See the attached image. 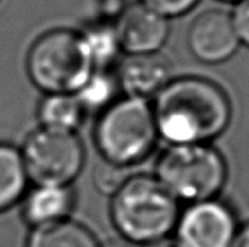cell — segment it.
Masks as SVG:
<instances>
[{
	"label": "cell",
	"mask_w": 249,
	"mask_h": 247,
	"mask_svg": "<svg viewBox=\"0 0 249 247\" xmlns=\"http://www.w3.org/2000/svg\"><path fill=\"white\" fill-rule=\"evenodd\" d=\"M152 108L159 135L172 144L207 143L220 135L232 118L225 90L201 77L171 80L155 96Z\"/></svg>",
	"instance_id": "6da1fadb"
},
{
	"label": "cell",
	"mask_w": 249,
	"mask_h": 247,
	"mask_svg": "<svg viewBox=\"0 0 249 247\" xmlns=\"http://www.w3.org/2000/svg\"><path fill=\"white\" fill-rule=\"evenodd\" d=\"M179 214L178 199L150 175L130 176L111 201L112 223L120 236L133 245L168 239Z\"/></svg>",
	"instance_id": "7a4b0ae2"
},
{
	"label": "cell",
	"mask_w": 249,
	"mask_h": 247,
	"mask_svg": "<svg viewBox=\"0 0 249 247\" xmlns=\"http://www.w3.org/2000/svg\"><path fill=\"white\" fill-rule=\"evenodd\" d=\"M26 68L32 83L48 93H76L93 74L95 64L80 33L53 29L31 47Z\"/></svg>",
	"instance_id": "3957f363"
},
{
	"label": "cell",
	"mask_w": 249,
	"mask_h": 247,
	"mask_svg": "<svg viewBox=\"0 0 249 247\" xmlns=\"http://www.w3.org/2000/svg\"><path fill=\"white\" fill-rule=\"evenodd\" d=\"M158 135L153 108L146 99L128 96L108 105L95 128V141L104 159L123 167L144 160Z\"/></svg>",
	"instance_id": "277c9868"
},
{
	"label": "cell",
	"mask_w": 249,
	"mask_h": 247,
	"mask_svg": "<svg viewBox=\"0 0 249 247\" xmlns=\"http://www.w3.org/2000/svg\"><path fill=\"white\" fill-rule=\"evenodd\" d=\"M156 178L178 201L194 204L219 195L228 169L223 156L207 143L172 144L158 160Z\"/></svg>",
	"instance_id": "5b68a950"
},
{
	"label": "cell",
	"mask_w": 249,
	"mask_h": 247,
	"mask_svg": "<svg viewBox=\"0 0 249 247\" xmlns=\"http://www.w3.org/2000/svg\"><path fill=\"white\" fill-rule=\"evenodd\" d=\"M28 178L36 185H71L85 163V150L74 132L38 128L20 151Z\"/></svg>",
	"instance_id": "8992f818"
},
{
	"label": "cell",
	"mask_w": 249,
	"mask_h": 247,
	"mask_svg": "<svg viewBox=\"0 0 249 247\" xmlns=\"http://www.w3.org/2000/svg\"><path fill=\"white\" fill-rule=\"evenodd\" d=\"M238 229L231 207L207 199L194 202L181 213L174 231L179 247H232Z\"/></svg>",
	"instance_id": "52a82bcc"
},
{
	"label": "cell",
	"mask_w": 249,
	"mask_h": 247,
	"mask_svg": "<svg viewBox=\"0 0 249 247\" xmlns=\"http://www.w3.org/2000/svg\"><path fill=\"white\" fill-rule=\"evenodd\" d=\"M241 39L232 16L213 9L201 13L188 31V48L193 55L207 64L229 60L239 48Z\"/></svg>",
	"instance_id": "ba28073f"
},
{
	"label": "cell",
	"mask_w": 249,
	"mask_h": 247,
	"mask_svg": "<svg viewBox=\"0 0 249 247\" xmlns=\"http://www.w3.org/2000/svg\"><path fill=\"white\" fill-rule=\"evenodd\" d=\"M115 29L121 49L128 55L153 54L165 45L169 22L166 16L140 1L121 12Z\"/></svg>",
	"instance_id": "9c48e42d"
},
{
	"label": "cell",
	"mask_w": 249,
	"mask_h": 247,
	"mask_svg": "<svg viewBox=\"0 0 249 247\" xmlns=\"http://www.w3.org/2000/svg\"><path fill=\"white\" fill-rule=\"evenodd\" d=\"M117 80L128 98L147 100L171 82V66L159 52L127 55L120 64Z\"/></svg>",
	"instance_id": "30bf717a"
},
{
	"label": "cell",
	"mask_w": 249,
	"mask_h": 247,
	"mask_svg": "<svg viewBox=\"0 0 249 247\" xmlns=\"http://www.w3.org/2000/svg\"><path fill=\"white\" fill-rule=\"evenodd\" d=\"M76 202L70 185H36L23 201V217L34 227L67 220Z\"/></svg>",
	"instance_id": "8fae6325"
},
{
	"label": "cell",
	"mask_w": 249,
	"mask_h": 247,
	"mask_svg": "<svg viewBox=\"0 0 249 247\" xmlns=\"http://www.w3.org/2000/svg\"><path fill=\"white\" fill-rule=\"evenodd\" d=\"M26 247H101V245L90 230L67 218L34 227Z\"/></svg>",
	"instance_id": "7c38bea8"
},
{
	"label": "cell",
	"mask_w": 249,
	"mask_h": 247,
	"mask_svg": "<svg viewBox=\"0 0 249 247\" xmlns=\"http://www.w3.org/2000/svg\"><path fill=\"white\" fill-rule=\"evenodd\" d=\"M85 108L74 93H48L38 109L44 128L74 132L85 118Z\"/></svg>",
	"instance_id": "4fadbf2b"
},
{
	"label": "cell",
	"mask_w": 249,
	"mask_h": 247,
	"mask_svg": "<svg viewBox=\"0 0 249 247\" xmlns=\"http://www.w3.org/2000/svg\"><path fill=\"white\" fill-rule=\"evenodd\" d=\"M28 181L20 151L10 144L0 143V213L23 197Z\"/></svg>",
	"instance_id": "5bb4252c"
},
{
	"label": "cell",
	"mask_w": 249,
	"mask_h": 247,
	"mask_svg": "<svg viewBox=\"0 0 249 247\" xmlns=\"http://www.w3.org/2000/svg\"><path fill=\"white\" fill-rule=\"evenodd\" d=\"M80 35L88 47L95 67H105L111 64L121 51L115 25L108 22L92 23Z\"/></svg>",
	"instance_id": "9a60e30c"
},
{
	"label": "cell",
	"mask_w": 249,
	"mask_h": 247,
	"mask_svg": "<svg viewBox=\"0 0 249 247\" xmlns=\"http://www.w3.org/2000/svg\"><path fill=\"white\" fill-rule=\"evenodd\" d=\"M118 82H115L109 74L93 71L88 82L74 93L80 100L85 111L101 109L111 105V100L115 95Z\"/></svg>",
	"instance_id": "2e32d148"
},
{
	"label": "cell",
	"mask_w": 249,
	"mask_h": 247,
	"mask_svg": "<svg viewBox=\"0 0 249 247\" xmlns=\"http://www.w3.org/2000/svg\"><path fill=\"white\" fill-rule=\"evenodd\" d=\"M127 167L104 162L95 172V185L105 195H114L128 179Z\"/></svg>",
	"instance_id": "e0dca14e"
},
{
	"label": "cell",
	"mask_w": 249,
	"mask_h": 247,
	"mask_svg": "<svg viewBox=\"0 0 249 247\" xmlns=\"http://www.w3.org/2000/svg\"><path fill=\"white\" fill-rule=\"evenodd\" d=\"M200 0H142L146 6L166 17H174L191 10Z\"/></svg>",
	"instance_id": "ac0fdd59"
},
{
	"label": "cell",
	"mask_w": 249,
	"mask_h": 247,
	"mask_svg": "<svg viewBox=\"0 0 249 247\" xmlns=\"http://www.w3.org/2000/svg\"><path fill=\"white\" fill-rule=\"evenodd\" d=\"M232 20L241 42L249 47V0L238 1V6L232 15Z\"/></svg>",
	"instance_id": "d6986e66"
},
{
	"label": "cell",
	"mask_w": 249,
	"mask_h": 247,
	"mask_svg": "<svg viewBox=\"0 0 249 247\" xmlns=\"http://www.w3.org/2000/svg\"><path fill=\"white\" fill-rule=\"evenodd\" d=\"M232 247H249V223L238 229Z\"/></svg>",
	"instance_id": "ffe728a7"
},
{
	"label": "cell",
	"mask_w": 249,
	"mask_h": 247,
	"mask_svg": "<svg viewBox=\"0 0 249 247\" xmlns=\"http://www.w3.org/2000/svg\"><path fill=\"white\" fill-rule=\"evenodd\" d=\"M101 247H136V245H133L128 240L120 237V239H112V240L105 242L104 245H101Z\"/></svg>",
	"instance_id": "44dd1931"
},
{
	"label": "cell",
	"mask_w": 249,
	"mask_h": 247,
	"mask_svg": "<svg viewBox=\"0 0 249 247\" xmlns=\"http://www.w3.org/2000/svg\"><path fill=\"white\" fill-rule=\"evenodd\" d=\"M143 247H179L177 245L175 240H171V239H162V240H158V242H153V243H147Z\"/></svg>",
	"instance_id": "7402d4cb"
},
{
	"label": "cell",
	"mask_w": 249,
	"mask_h": 247,
	"mask_svg": "<svg viewBox=\"0 0 249 247\" xmlns=\"http://www.w3.org/2000/svg\"><path fill=\"white\" fill-rule=\"evenodd\" d=\"M223 1H241V0H223Z\"/></svg>",
	"instance_id": "603a6c76"
}]
</instances>
